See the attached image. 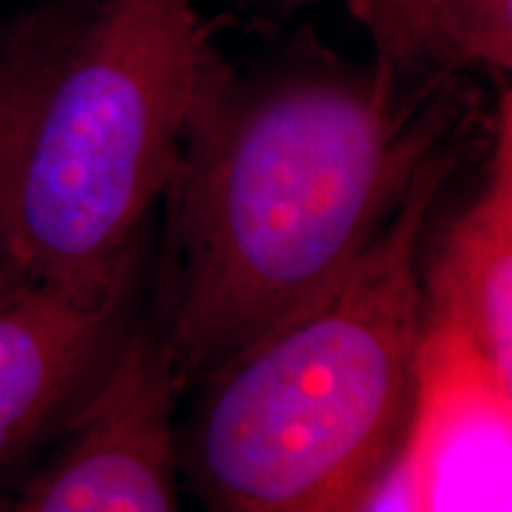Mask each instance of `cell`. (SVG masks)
<instances>
[{"instance_id": "obj_1", "label": "cell", "mask_w": 512, "mask_h": 512, "mask_svg": "<svg viewBox=\"0 0 512 512\" xmlns=\"http://www.w3.org/2000/svg\"><path fill=\"white\" fill-rule=\"evenodd\" d=\"M476 114L464 69L362 63L311 26L245 66L214 43L163 197L151 296L183 390L322 291Z\"/></svg>"}, {"instance_id": "obj_2", "label": "cell", "mask_w": 512, "mask_h": 512, "mask_svg": "<svg viewBox=\"0 0 512 512\" xmlns=\"http://www.w3.org/2000/svg\"><path fill=\"white\" fill-rule=\"evenodd\" d=\"M464 137L421 165L393 217L322 291L191 384L180 473L208 510H356L382 487L416 424L421 245Z\"/></svg>"}, {"instance_id": "obj_3", "label": "cell", "mask_w": 512, "mask_h": 512, "mask_svg": "<svg viewBox=\"0 0 512 512\" xmlns=\"http://www.w3.org/2000/svg\"><path fill=\"white\" fill-rule=\"evenodd\" d=\"M211 46L194 0H83L20 146L0 279H103L146 245Z\"/></svg>"}, {"instance_id": "obj_4", "label": "cell", "mask_w": 512, "mask_h": 512, "mask_svg": "<svg viewBox=\"0 0 512 512\" xmlns=\"http://www.w3.org/2000/svg\"><path fill=\"white\" fill-rule=\"evenodd\" d=\"M177 379L154 299L63 433L3 498L15 512H171L180 507Z\"/></svg>"}, {"instance_id": "obj_5", "label": "cell", "mask_w": 512, "mask_h": 512, "mask_svg": "<svg viewBox=\"0 0 512 512\" xmlns=\"http://www.w3.org/2000/svg\"><path fill=\"white\" fill-rule=\"evenodd\" d=\"M148 242L103 279H0V476L26 473L103 379L146 302Z\"/></svg>"}, {"instance_id": "obj_6", "label": "cell", "mask_w": 512, "mask_h": 512, "mask_svg": "<svg viewBox=\"0 0 512 512\" xmlns=\"http://www.w3.org/2000/svg\"><path fill=\"white\" fill-rule=\"evenodd\" d=\"M493 157L473 202L441 237L424 288V348L473 370L498 399L512 382V109L504 92Z\"/></svg>"}, {"instance_id": "obj_7", "label": "cell", "mask_w": 512, "mask_h": 512, "mask_svg": "<svg viewBox=\"0 0 512 512\" xmlns=\"http://www.w3.org/2000/svg\"><path fill=\"white\" fill-rule=\"evenodd\" d=\"M83 0H40L0 29V220L37 100L69 46Z\"/></svg>"}, {"instance_id": "obj_8", "label": "cell", "mask_w": 512, "mask_h": 512, "mask_svg": "<svg viewBox=\"0 0 512 512\" xmlns=\"http://www.w3.org/2000/svg\"><path fill=\"white\" fill-rule=\"evenodd\" d=\"M330 0H231L256 23H288L299 12ZM373 35L376 52L407 72L473 69L441 0H345Z\"/></svg>"}, {"instance_id": "obj_9", "label": "cell", "mask_w": 512, "mask_h": 512, "mask_svg": "<svg viewBox=\"0 0 512 512\" xmlns=\"http://www.w3.org/2000/svg\"><path fill=\"white\" fill-rule=\"evenodd\" d=\"M473 66L510 69L512 0H441Z\"/></svg>"}]
</instances>
